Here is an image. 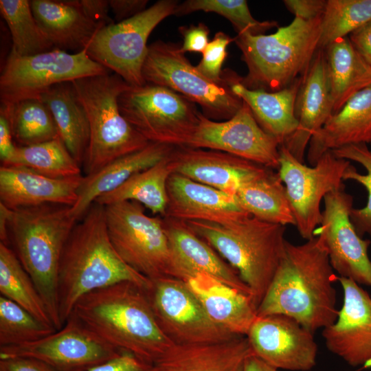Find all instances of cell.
I'll list each match as a JSON object with an SVG mask.
<instances>
[{
    "mask_svg": "<svg viewBox=\"0 0 371 371\" xmlns=\"http://www.w3.org/2000/svg\"><path fill=\"white\" fill-rule=\"evenodd\" d=\"M234 196L240 206L257 219L284 226L295 225L285 186L278 173L271 168L243 183Z\"/></svg>",
    "mask_w": 371,
    "mask_h": 371,
    "instance_id": "cell-33",
    "label": "cell"
},
{
    "mask_svg": "<svg viewBox=\"0 0 371 371\" xmlns=\"http://www.w3.org/2000/svg\"><path fill=\"white\" fill-rule=\"evenodd\" d=\"M322 17H295L267 35L237 34L234 42L248 68L240 83L249 89L277 91L304 76L319 49Z\"/></svg>",
    "mask_w": 371,
    "mask_h": 371,
    "instance_id": "cell-6",
    "label": "cell"
},
{
    "mask_svg": "<svg viewBox=\"0 0 371 371\" xmlns=\"http://www.w3.org/2000/svg\"><path fill=\"white\" fill-rule=\"evenodd\" d=\"M50 110L58 135L73 157L82 166L89 142L86 111L71 82L56 84L41 97Z\"/></svg>",
    "mask_w": 371,
    "mask_h": 371,
    "instance_id": "cell-32",
    "label": "cell"
},
{
    "mask_svg": "<svg viewBox=\"0 0 371 371\" xmlns=\"http://www.w3.org/2000/svg\"><path fill=\"white\" fill-rule=\"evenodd\" d=\"M146 83L167 87L200 105L208 118L229 120L243 105L232 90V85L242 78L227 70L221 82L203 75L185 56L180 47L157 41L148 46L142 69Z\"/></svg>",
    "mask_w": 371,
    "mask_h": 371,
    "instance_id": "cell-8",
    "label": "cell"
},
{
    "mask_svg": "<svg viewBox=\"0 0 371 371\" xmlns=\"http://www.w3.org/2000/svg\"><path fill=\"white\" fill-rule=\"evenodd\" d=\"M179 30L183 38V44L180 46V49L183 54L186 52L203 54L209 43L210 30L207 26L203 23H199L190 27L181 26Z\"/></svg>",
    "mask_w": 371,
    "mask_h": 371,
    "instance_id": "cell-45",
    "label": "cell"
},
{
    "mask_svg": "<svg viewBox=\"0 0 371 371\" xmlns=\"http://www.w3.org/2000/svg\"><path fill=\"white\" fill-rule=\"evenodd\" d=\"M185 282L215 324L234 335H247L257 317L250 295L203 273Z\"/></svg>",
    "mask_w": 371,
    "mask_h": 371,
    "instance_id": "cell-27",
    "label": "cell"
},
{
    "mask_svg": "<svg viewBox=\"0 0 371 371\" xmlns=\"http://www.w3.org/2000/svg\"><path fill=\"white\" fill-rule=\"evenodd\" d=\"M77 222L68 205L44 204L8 208L9 243L34 282L56 330L63 327L58 302L60 260Z\"/></svg>",
    "mask_w": 371,
    "mask_h": 371,
    "instance_id": "cell-4",
    "label": "cell"
},
{
    "mask_svg": "<svg viewBox=\"0 0 371 371\" xmlns=\"http://www.w3.org/2000/svg\"><path fill=\"white\" fill-rule=\"evenodd\" d=\"M121 352L70 315L60 329L38 341L0 346V359L30 358L42 361L56 371H87Z\"/></svg>",
    "mask_w": 371,
    "mask_h": 371,
    "instance_id": "cell-15",
    "label": "cell"
},
{
    "mask_svg": "<svg viewBox=\"0 0 371 371\" xmlns=\"http://www.w3.org/2000/svg\"><path fill=\"white\" fill-rule=\"evenodd\" d=\"M333 114L324 50L319 49L303 76L295 103L296 130L283 143L291 154L304 163V155L312 136Z\"/></svg>",
    "mask_w": 371,
    "mask_h": 371,
    "instance_id": "cell-21",
    "label": "cell"
},
{
    "mask_svg": "<svg viewBox=\"0 0 371 371\" xmlns=\"http://www.w3.org/2000/svg\"><path fill=\"white\" fill-rule=\"evenodd\" d=\"M320 225L313 236L322 239L330 265L339 277L371 286L370 240L363 239L350 219L353 198L344 189L326 194Z\"/></svg>",
    "mask_w": 371,
    "mask_h": 371,
    "instance_id": "cell-16",
    "label": "cell"
},
{
    "mask_svg": "<svg viewBox=\"0 0 371 371\" xmlns=\"http://www.w3.org/2000/svg\"><path fill=\"white\" fill-rule=\"evenodd\" d=\"M175 146L150 142L144 148L119 157L97 172L85 175L71 212L78 221L95 200L123 184L131 177L168 157Z\"/></svg>",
    "mask_w": 371,
    "mask_h": 371,
    "instance_id": "cell-28",
    "label": "cell"
},
{
    "mask_svg": "<svg viewBox=\"0 0 371 371\" xmlns=\"http://www.w3.org/2000/svg\"><path fill=\"white\" fill-rule=\"evenodd\" d=\"M241 371H280L268 364L253 352L246 359Z\"/></svg>",
    "mask_w": 371,
    "mask_h": 371,
    "instance_id": "cell-52",
    "label": "cell"
},
{
    "mask_svg": "<svg viewBox=\"0 0 371 371\" xmlns=\"http://www.w3.org/2000/svg\"><path fill=\"white\" fill-rule=\"evenodd\" d=\"M251 353L245 335L216 343L175 344L153 363V371H241Z\"/></svg>",
    "mask_w": 371,
    "mask_h": 371,
    "instance_id": "cell-26",
    "label": "cell"
},
{
    "mask_svg": "<svg viewBox=\"0 0 371 371\" xmlns=\"http://www.w3.org/2000/svg\"><path fill=\"white\" fill-rule=\"evenodd\" d=\"M56 330L14 302L0 296V346L33 342Z\"/></svg>",
    "mask_w": 371,
    "mask_h": 371,
    "instance_id": "cell-40",
    "label": "cell"
},
{
    "mask_svg": "<svg viewBox=\"0 0 371 371\" xmlns=\"http://www.w3.org/2000/svg\"><path fill=\"white\" fill-rule=\"evenodd\" d=\"M331 151L339 158L359 163L366 170L362 175L350 164L344 172L343 179L355 181L366 189V205L362 208H353L350 219L361 237L366 234L371 236V152L367 144H350Z\"/></svg>",
    "mask_w": 371,
    "mask_h": 371,
    "instance_id": "cell-42",
    "label": "cell"
},
{
    "mask_svg": "<svg viewBox=\"0 0 371 371\" xmlns=\"http://www.w3.org/2000/svg\"><path fill=\"white\" fill-rule=\"evenodd\" d=\"M104 208L109 238L127 265L150 280L178 279L162 218L146 215L144 206L133 201Z\"/></svg>",
    "mask_w": 371,
    "mask_h": 371,
    "instance_id": "cell-9",
    "label": "cell"
},
{
    "mask_svg": "<svg viewBox=\"0 0 371 371\" xmlns=\"http://www.w3.org/2000/svg\"><path fill=\"white\" fill-rule=\"evenodd\" d=\"M169 156L133 175L117 188L98 196L94 202L106 206L126 201H137L154 214L164 216L168 204L167 181L172 173Z\"/></svg>",
    "mask_w": 371,
    "mask_h": 371,
    "instance_id": "cell-34",
    "label": "cell"
},
{
    "mask_svg": "<svg viewBox=\"0 0 371 371\" xmlns=\"http://www.w3.org/2000/svg\"><path fill=\"white\" fill-rule=\"evenodd\" d=\"M337 281L343 304L336 320L323 328L326 348L352 367L371 368V297L352 280Z\"/></svg>",
    "mask_w": 371,
    "mask_h": 371,
    "instance_id": "cell-19",
    "label": "cell"
},
{
    "mask_svg": "<svg viewBox=\"0 0 371 371\" xmlns=\"http://www.w3.org/2000/svg\"><path fill=\"white\" fill-rule=\"evenodd\" d=\"M39 27L54 48L79 52L103 26L89 19L75 0H31Z\"/></svg>",
    "mask_w": 371,
    "mask_h": 371,
    "instance_id": "cell-29",
    "label": "cell"
},
{
    "mask_svg": "<svg viewBox=\"0 0 371 371\" xmlns=\"http://www.w3.org/2000/svg\"><path fill=\"white\" fill-rule=\"evenodd\" d=\"M82 177L54 179L26 167L1 165L0 203L10 210L44 204L72 207Z\"/></svg>",
    "mask_w": 371,
    "mask_h": 371,
    "instance_id": "cell-24",
    "label": "cell"
},
{
    "mask_svg": "<svg viewBox=\"0 0 371 371\" xmlns=\"http://www.w3.org/2000/svg\"><path fill=\"white\" fill-rule=\"evenodd\" d=\"M16 146L14 143L10 122L6 113L0 109V159L7 164L14 156Z\"/></svg>",
    "mask_w": 371,
    "mask_h": 371,
    "instance_id": "cell-47",
    "label": "cell"
},
{
    "mask_svg": "<svg viewBox=\"0 0 371 371\" xmlns=\"http://www.w3.org/2000/svg\"><path fill=\"white\" fill-rule=\"evenodd\" d=\"M23 166L54 179L81 175V166L71 155L60 137L37 144L16 146L5 165Z\"/></svg>",
    "mask_w": 371,
    "mask_h": 371,
    "instance_id": "cell-36",
    "label": "cell"
},
{
    "mask_svg": "<svg viewBox=\"0 0 371 371\" xmlns=\"http://www.w3.org/2000/svg\"><path fill=\"white\" fill-rule=\"evenodd\" d=\"M111 72L93 60L85 49L69 53L60 49L22 56L10 51L0 76L1 105L38 98L52 86Z\"/></svg>",
    "mask_w": 371,
    "mask_h": 371,
    "instance_id": "cell-11",
    "label": "cell"
},
{
    "mask_svg": "<svg viewBox=\"0 0 371 371\" xmlns=\"http://www.w3.org/2000/svg\"><path fill=\"white\" fill-rule=\"evenodd\" d=\"M153 364L135 355L122 351L114 358L87 371H153Z\"/></svg>",
    "mask_w": 371,
    "mask_h": 371,
    "instance_id": "cell-44",
    "label": "cell"
},
{
    "mask_svg": "<svg viewBox=\"0 0 371 371\" xmlns=\"http://www.w3.org/2000/svg\"><path fill=\"white\" fill-rule=\"evenodd\" d=\"M352 44L371 66V21L348 35Z\"/></svg>",
    "mask_w": 371,
    "mask_h": 371,
    "instance_id": "cell-51",
    "label": "cell"
},
{
    "mask_svg": "<svg viewBox=\"0 0 371 371\" xmlns=\"http://www.w3.org/2000/svg\"><path fill=\"white\" fill-rule=\"evenodd\" d=\"M371 140V85L352 96L311 137L307 160L314 166L326 152Z\"/></svg>",
    "mask_w": 371,
    "mask_h": 371,
    "instance_id": "cell-25",
    "label": "cell"
},
{
    "mask_svg": "<svg viewBox=\"0 0 371 371\" xmlns=\"http://www.w3.org/2000/svg\"><path fill=\"white\" fill-rule=\"evenodd\" d=\"M232 41L234 38L223 32H216L202 54L203 58L196 66L198 70L213 81H222V65L227 55V47Z\"/></svg>",
    "mask_w": 371,
    "mask_h": 371,
    "instance_id": "cell-43",
    "label": "cell"
},
{
    "mask_svg": "<svg viewBox=\"0 0 371 371\" xmlns=\"http://www.w3.org/2000/svg\"><path fill=\"white\" fill-rule=\"evenodd\" d=\"M0 12L11 33V52L27 56L54 49L37 23L30 1L0 0Z\"/></svg>",
    "mask_w": 371,
    "mask_h": 371,
    "instance_id": "cell-38",
    "label": "cell"
},
{
    "mask_svg": "<svg viewBox=\"0 0 371 371\" xmlns=\"http://www.w3.org/2000/svg\"><path fill=\"white\" fill-rule=\"evenodd\" d=\"M147 0H111L110 8L119 22L129 19L146 10Z\"/></svg>",
    "mask_w": 371,
    "mask_h": 371,
    "instance_id": "cell-50",
    "label": "cell"
},
{
    "mask_svg": "<svg viewBox=\"0 0 371 371\" xmlns=\"http://www.w3.org/2000/svg\"><path fill=\"white\" fill-rule=\"evenodd\" d=\"M178 4L175 0L158 1L129 19L103 26L85 49L87 54L131 86L144 85L148 38L161 21L175 14Z\"/></svg>",
    "mask_w": 371,
    "mask_h": 371,
    "instance_id": "cell-12",
    "label": "cell"
},
{
    "mask_svg": "<svg viewBox=\"0 0 371 371\" xmlns=\"http://www.w3.org/2000/svg\"><path fill=\"white\" fill-rule=\"evenodd\" d=\"M71 315L111 346L153 364L175 344L159 327L146 288L133 282L85 295Z\"/></svg>",
    "mask_w": 371,
    "mask_h": 371,
    "instance_id": "cell-3",
    "label": "cell"
},
{
    "mask_svg": "<svg viewBox=\"0 0 371 371\" xmlns=\"http://www.w3.org/2000/svg\"><path fill=\"white\" fill-rule=\"evenodd\" d=\"M71 82L89 124V142L82 165L85 175L150 143L120 111L118 98L130 86L120 76L110 72Z\"/></svg>",
    "mask_w": 371,
    "mask_h": 371,
    "instance_id": "cell-7",
    "label": "cell"
},
{
    "mask_svg": "<svg viewBox=\"0 0 371 371\" xmlns=\"http://www.w3.org/2000/svg\"><path fill=\"white\" fill-rule=\"evenodd\" d=\"M246 337L252 352L278 370L308 371L316 364L313 333L291 317H257Z\"/></svg>",
    "mask_w": 371,
    "mask_h": 371,
    "instance_id": "cell-18",
    "label": "cell"
},
{
    "mask_svg": "<svg viewBox=\"0 0 371 371\" xmlns=\"http://www.w3.org/2000/svg\"><path fill=\"white\" fill-rule=\"evenodd\" d=\"M162 221L178 279L186 281L203 273L251 296L238 272L184 221L168 217H163Z\"/></svg>",
    "mask_w": 371,
    "mask_h": 371,
    "instance_id": "cell-23",
    "label": "cell"
},
{
    "mask_svg": "<svg viewBox=\"0 0 371 371\" xmlns=\"http://www.w3.org/2000/svg\"><path fill=\"white\" fill-rule=\"evenodd\" d=\"M302 79L280 91H267L247 88L241 78L232 85V90L249 107L262 129L282 145L298 125L295 103Z\"/></svg>",
    "mask_w": 371,
    "mask_h": 371,
    "instance_id": "cell-30",
    "label": "cell"
},
{
    "mask_svg": "<svg viewBox=\"0 0 371 371\" xmlns=\"http://www.w3.org/2000/svg\"><path fill=\"white\" fill-rule=\"evenodd\" d=\"M369 144H370V152H371V140H370V142Z\"/></svg>",
    "mask_w": 371,
    "mask_h": 371,
    "instance_id": "cell-53",
    "label": "cell"
},
{
    "mask_svg": "<svg viewBox=\"0 0 371 371\" xmlns=\"http://www.w3.org/2000/svg\"><path fill=\"white\" fill-rule=\"evenodd\" d=\"M323 49L335 114L352 96L371 85V66L357 51L348 36L335 40Z\"/></svg>",
    "mask_w": 371,
    "mask_h": 371,
    "instance_id": "cell-31",
    "label": "cell"
},
{
    "mask_svg": "<svg viewBox=\"0 0 371 371\" xmlns=\"http://www.w3.org/2000/svg\"><path fill=\"white\" fill-rule=\"evenodd\" d=\"M76 5L91 20L103 25L113 23L109 16L111 10L109 1L107 0H75Z\"/></svg>",
    "mask_w": 371,
    "mask_h": 371,
    "instance_id": "cell-48",
    "label": "cell"
},
{
    "mask_svg": "<svg viewBox=\"0 0 371 371\" xmlns=\"http://www.w3.org/2000/svg\"><path fill=\"white\" fill-rule=\"evenodd\" d=\"M118 107L122 116L149 142L175 147L186 145L200 113L186 98L150 83L130 85L120 95Z\"/></svg>",
    "mask_w": 371,
    "mask_h": 371,
    "instance_id": "cell-10",
    "label": "cell"
},
{
    "mask_svg": "<svg viewBox=\"0 0 371 371\" xmlns=\"http://www.w3.org/2000/svg\"><path fill=\"white\" fill-rule=\"evenodd\" d=\"M280 146L262 129L243 102L232 117L223 122L212 120L200 112L198 124L185 146L222 151L278 169Z\"/></svg>",
    "mask_w": 371,
    "mask_h": 371,
    "instance_id": "cell-17",
    "label": "cell"
},
{
    "mask_svg": "<svg viewBox=\"0 0 371 371\" xmlns=\"http://www.w3.org/2000/svg\"><path fill=\"white\" fill-rule=\"evenodd\" d=\"M8 115L14 139L27 146L59 137L52 114L40 98L27 99L10 106L1 105Z\"/></svg>",
    "mask_w": 371,
    "mask_h": 371,
    "instance_id": "cell-37",
    "label": "cell"
},
{
    "mask_svg": "<svg viewBox=\"0 0 371 371\" xmlns=\"http://www.w3.org/2000/svg\"><path fill=\"white\" fill-rule=\"evenodd\" d=\"M172 173L234 196L238 188L269 168L218 150L177 146L169 156Z\"/></svg>",
    "mask_w": 371,
    "mask_h": 371,
    "instance_id": "cell-20",
    "label": "cell"
},
{
    "mask_svg": "<svg viewBox=\"0 0 371 371\" xmlns=\"http://www.w3.org/2000/svg\"><path fill=\"white\" fill-rule=\"evenodd\" d=\"M278 175L285 186L295 226L304 239L313 238L322 219L320 204L330 192L344 189L343 176L350 161L325 153L314 166L299 161L283 146L279 148Z\"/></svg>",
    "mask_w": 371,
    "mask_h": 371,
    "instance_id": "cell-13",
    "label": "cell"
},
{
    "mask_svg": "<svg viewBox=\"0 0 371 371\" xmlns=\"http://www.w3.org/2000/svg\"><path fill=\"white\" fill-rule=\"evenodd\" d=\"M0 293L1 295L14 302L41 322L54 326L32 278L12 249L2 243H0Z\"/></svg>",
    "mask_w": 371,
    "mask_h": 371,
    "instance_id": "cell-35",
    "label": "cell"
},
{
    "mask_svg": "<svg viewBox=\"0 0 371 371\" xmlns=\"http://www.w3.org/2000/svg\"><path fill=\"white\" fill-rule=\"evenodd\" d=\"M371 21V0H327L322 17L319 49Z\"/></svg>",
    "mask_w": 371,
    "mask_h": 371,
    "instance_id": "cell-39",
    "label": "cell"
},
{
    "mask_svg": "<svg viewBox=\"0 0 371 371\" xmlns=\"http://www.w3.org/2000/svg\"><path fill=\"white\" fill-rule=\"evenodd\" d=\"M185 223L238 272L258 307L282 258L286 227L250 215L225 223Z\"/></svg>",
    "mask_w": 371,
    "mask_h": 371,
    "instance_id": "cell-5",
    "label": "cell"
},
{
    "mask_svg": "<svg viewBox=\"0 0 371 371\" xmlns=\"http://www.w3.org/2000/svg\"><path fill=\"white\" fill-rule=\"evenodd\" d=\"M122 282L146 289L151 283L117 254L109 236L104 206L94 202L74 227L62 251L58 302L63 326L82 296Z\"/></svg>",
    "mask_w": 371,
    "mask_h": 371,
    "instance_id": "cell-2",
    "label": "cell"
},
{
    "mask_svg": "<svg viewBox=\"0 0 371 371\" xmlns=\"http://www.w3.org/2000/svg\"><path fill=\"white\" fill-rule=\"evenodd\" d=\"M196 11L223 16L231 22L238 34L260 35L278 27L275 21H259L254 19L245 0H188L178 4L174 14L181 16Z\"/></svg>",
    "mask_w": 371,
    "mask_h": 371,
    "instance_id": "cell-41",
    "label": "cell"
},
{
    "mask_svg": "<svg viewBox=\"0 0 371 371\" xmlns=\"http://www.w3.org/2000/svg\"><path fill=\"white\" fill-rule=\"evenodd\" d=\"M0 371H56L46 363L30 358L0 359Z\"/></svg>",
    "mask_w": 371,
    "mask_h": 371,
    "instance_id": "cell-49",
    "label": "cell"
},
{
    "mask_svg": "<svg viewBox=\"0 0 371 371\" xmlns=\"http://www.w3.org/2000/svg\"><path fill=\"white\" fill-rule=\"evenodd\" d=\"M286 8L295 17L309 21L322 16L326 6L325 0H285Z\"/></svg>",
    "mask_w": 371,
    "mask_h": 371,
    "instance_id": "cell-46",
    "label": "cell"
},
{
    "mask_svg": "<svg viewBox=\"0 0 371 371\" xmlns=\"http://www.w3.org/2000/svg\"><path fill=\"white\" fill-rule=\"evenodd\" d=\"M146 291L159 327L175 344L216 343L238 336L215 324L182 280H151Z\"/></svg>",
    "mask_w": 371,
    "mask_h": 371,
    "instance_id": "cell-14",
    "label": "cell"
},
{
    "mask_svg": "<svg viewBox=\"0 0 371 371\" xmlns=\"http://www.w3.org/2000/svg\"><path fill=\"white\" fill-rule=\"evenodd\" d=\"M168 204L164 216L181 221L229 223L249 215L235 196L177 173L167 181Z\"/></svg>",
    "mask_w": 371,
    "mask_h": 371,
    "instance_id": "cell-22",
    "label": "cell"
},
{
    "mask_svg": "<svg viewBox=\"0 0 371 371\" xmlns=\"http://www.w3.org/2000/svg\"><path fill=\"white\" fill-rule=\"evenodd\" d=\"M333 269L322 239L304 243L286 241L282 258L262 300L257 317H291L314 333L333 324L338 315Z\"/></svg>",
    "mask_w": 371,
    "mask_h": 371,
    "instance_id": "cell-1",
    "label": "cell"
}]
</instances>
